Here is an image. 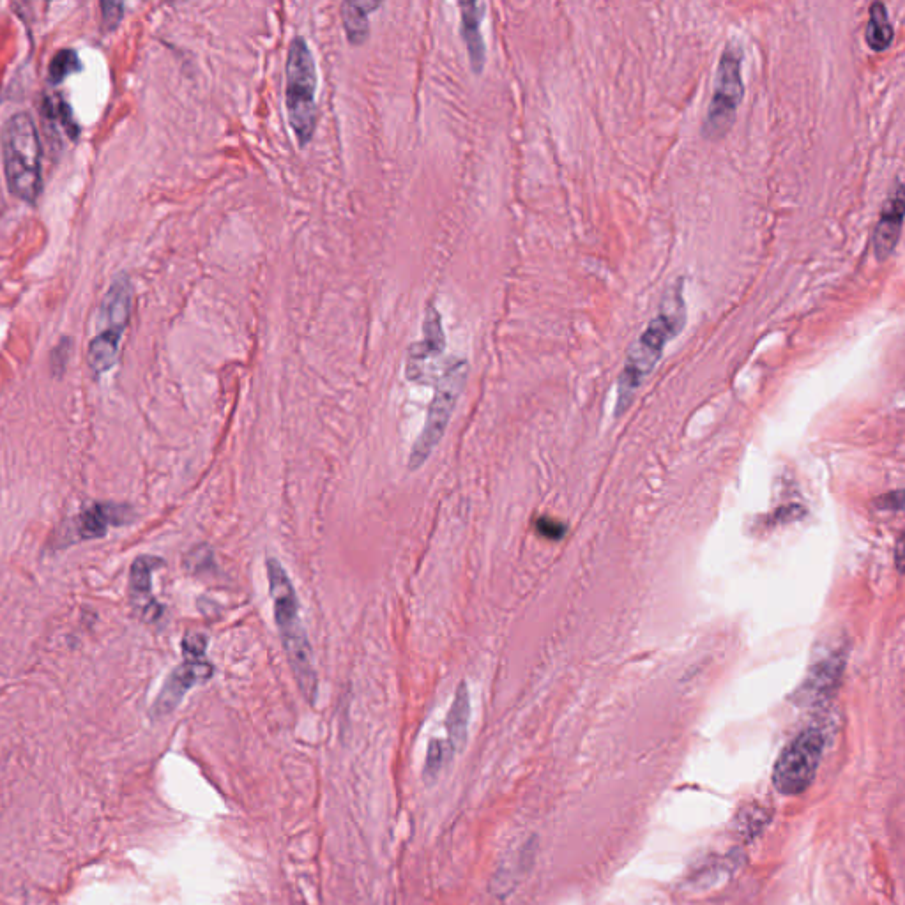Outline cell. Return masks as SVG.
I'll return each mask as SVG.
<instances>
[{"mask_svg": "<svg viewBox=\"0 0 905 905\" xmlns=\"http://www.w3.org/2000/svg\"><path fill=\"white\" fill-rule=\"evenodd\" d=\"M105 527H107V515L103 513L101 508H94V510L89 511L84 518V531L85 536H98V534L105 533Z\"/></svg>", "mask_w": 905, "mask_h": 905, "instance_id": "cell-19", "label": "cell"}, {"mask_svg": "<svg viewBox=\"0 0 905 905\" xmlns=\"http://www.w3.org/2000/svg\"><path fill=\"white\" fill-rule=\"evenodd\" d=\"M285 103L289 110V122L301 147L312 140L317 121V64L310 45L305 38L296 36L290 41L287 64H285Z\"/></svg>", "mask_w": 905, "mask_h": 905, "instance_id": "cell-4", "label": "cell"}, {"mask_svg": "<svg viewBox=\"0 0 905 905\" xmlns=\"http://www.w3.org/2000/svg\"><path fill=\"white\" fill-rule=\"evenodd\" d=\"M207 639L202 633H190L183 640V665L170 674L154 704V713L168 715L174 711L193 686L213 676V665L206 660Z\"/></svg>", "mask_w": 905, "mask_h": 905, "instance_id": "cell-8", "label": "cell"}, {"mask_svg": "<svg viewBox=\"0 0 905 905\" xmlns=\"http://www.w3.org/2000/svg\"><path fill=\"white\" fill-rule=\"evenodd\" d=\"M160 564V561L154 557H140L137 563L133 564L131 587H133V593L140 594L142 601L151 596V573Z\"/></svg>", "mask_w": 905, "mask_h": 905, "instance_id": "cell-16", "label": "cell"}, {"mask_svg": "<svg viewBox=\"0 0 905 905\" xmlns=\"http://www.w3.org/2000/svg\"><path fill=\"white\" fill-rule=\"evenodd\" d=\"M0 140L9 190L25 202H34L41 190V144L31 115L22 112L9 117Z\"/></svg>", "mask_w": 905, "mask_h": 905, "instance_id": "cell-3", "label": "cell"}, {"mask_svg": "<svg viewBox=\"0 0 905 905\" xmlns=\"http://www.w3.org/2000/svg\"><path fill=\"white\" fill-rule=\"evenodd\" d=\"M743 96V52L738 45L729 43L725 46L716 69L715 89L702 124L704 137L715 140L725 137L731 131Z\"/></svg>", "mask_w": 905, "mask_h": 905, "instance_id": "cell-6", "label": "cell"}, {"mask_svg": "<svg viewBox=\"0 0 905 905\" xmlns=\"http://www.w3.org/2000/svg\"><path fill=\"white\" fill-rule=\"evenodd\" d=\"M78 68H80V62H78L77 54L71 50H62L55 55L54 61L50 64V77L54 82H62L71 73H75Z\"/></svg>", "mask_w": 905, "mask_h": 905, "instance_id": "cell-18", "label": "cell"}, {"mask_svg": "<svg viewBox=\"0 0 905 905\" xmlns=\"http://www.w3.org/2000/svg\"><path fill=\"white\" fill-rule=\"evenodd\" d=\"M269 593L273 598L274 619L280 632L283 649L289 656L290 669L297 686L310 704L317 699V672L313 667V653L305 626L299 616V600L282 563L269 557L266 563Z\"/></svg>", "mask_w": 905, "mask_h": 905, "instance_id": "cell-2", "label": "cell"}, {"mask_svg": "<svg viewBox=\"0 0 905 905\" xmlns=\"http://www.w3.org/2000/svg\"><path fill=\"white\" fill-rule=\"evenodd\" d=\"M379 8L375 2H343L342 22L352 45H363L370 34V13Z\"/></svg>", "mask_w": 905, "mask_h": 905, "instance_id": "cell-15", "label": "cell"}, {"mask_svg": "<svg viewBox=\"0 0 905 905\" xmlns=\"http://www.w3.org/2000/svg\"><path fill=\"white\" fill-rule=\"evenodd\" d=\"M469 718H471V700H469L467 683L462 681L458 685L455 699H453V704L449 708L448 718H446L448 745L451 748V752H462L464 750L465 743H467Z\"/></svg>", "mask_w": 905, "mask_h": 905, "instance_id": "cell-13", "label": "cell"}, {"mask_svg": "<svg viewBox=\"0 0 905 905\" xmlns=\"http://www.w3.org/2000/svg\"><path fill=\"white\" fill-rule=\"evenodd\" d=\"M904 186L897 181L895 188L890 193L888 200L884 202L881 209V216L875 225L874 230V253L875 259H890L891 255L897 250L898 241L902 236V225H904Z\"/></svg>", "mask_w": 905, "mask_h": 905, "instance_id": "cell-10", "label": "cell"}, {"mask_svg": "<svg viewBox=\"0 0 905 905\" xmlns=\"http://www.w3.org/2000/svg\"><path fill=\"white\" fill-rule=\"evenodd\" d=\"M893 39H895V31H893V23H891L886 4L874 2L868 11L867 31H865L867 45L877 54H881L890 48Z\"/></svg>", "mask_w": 905, "mask_h": 905, "instance_id": "cell-14", "label": "cell"}, {"mask_svg": "<svg viewBox=\"0 0 905 905\" xmlns=\"http://www.w3.org/2000/svg\"><path fill=\"white\" fill-rule=\"evenodd\" d=\"M101 9H103L105 20H110V27H115V23L122 15V4H107L105 2V4H101Z\"/></svg>", "mask_w": 905, "mask_h": 905, "instance_id": "cell-21", "label": "cell"}, {"mask_svg": "<svg viewBox=\"0 0 905 905\" xmlns=\"http://www.w3.org/2000/svg\"><path fill=\"white\" fill-rule=\"evenodd\" d=\"M131 287L126 278H121L108 290L99 313V335L108 340L121 342L122 333L130 319Z\"/></svg>", "mask_w": 905, "mask_h": 905, "instance_id": "cell-11", "label": "cell"}, {"mask_svg": "<svg viewBox=\"0 0 905 905\" xmlns=\"http://www.w3.org/2000/svg\"><path fill=\"white\" fill-rule=\"evenodd\" d=\"M462 38H464L469 61L474 73H481L487 61V46L483 43L481 34V22L485 16V4L480 2H462Z\"/></svg>", "mask_w": 905, "mask_h": 905, "instance_id": "cell-12", "label": "cell"}, {"mask_svg": "<svg viewBox=\"0 0 905 905\" xmlns=\"http://www.w3.org/2000/svg\"><path fill=\"white\" fill-rule=\"evenodd\" d=\"M446 349V335L442 331L441 315L434 305L426 308L425 322H423V340L416 342L409 349L405 373L407 379L412 382H423L430 372V363L444 354Z\"/></svg>", "mask_w": 905, "mask_h": 905, "instance_id": "cell-9", "label": "cell"}, {"mask_svg": "<svg viewBox=\"0 0 905 905\" xmlns=\"http://www.w3.org/2000/svg\"><path fill=\"white\" fill-rule=\"evenodd\" d=\"M824 745V732L817 727L801 732L798 738L791 741L773 769L776 791L785 796H796L807 791L817 775Z\"/></svg>", "mask_w": 905, "mask_h": 905, "instance_id": "cell-7", "label": "cell"}, {"mask_svg": "<svg viewBox=\"0 0 905 905\" xmlns=\"http://www.w3.org/2000/svg\"><path fill=\"white\" fill-rule=\"evenodd\" d=\"M449 753H451V748H449L448 741H444V739L430 741L428 752H426L425 771H423L426 780H434L435 776L441 773V769L448 761Z\"/></svg>", "mask_w": 905, "mask_h": 905, "instance_id": "cell-17", "label": "cell"}, {"mask_svg": "<svg viewBox=\"0 0 905 905\" xmlns=\"http://www.w3.org/2000/svg\"><path fill=\"white\" fill-rule=\"evenodd\" d=\"M685 324L683 282H677L663 296L662 305L655 319L647 324L639 340L628 350L617 388V414L626 411L628 405L632 404L637 389L646 381L647 375L655 370L656 363L662 359L667 343L685 329Z\"/></svg>", "mask_w": 905, "mask_h": 905, "instance_id": "cell-1", "label": "cell"}, {"mask_svg": "<svg viewBox=\"0 0 905 905\" xmlns=\"http://www.w3.org/2000/svg\"><path fill=\"white\" fill-rule=\"evenodd\" d=\"M536 529H538V533L547 536L548 540H559V538H563L564 531H566L563 524L550 520V518H540L536 522Z\"/></svg>", "mask_w": 905, "mask_h": 905, "instance_id": "cell-20", "label": "cell"}, {"mask_svg": "<svg viewBox=\"0 0 905 905\" xmlns=\"http://www.w3.org/2000/svg\"><path fill=\"white\" fill-rule=\"evenodd\" d=\"M465 381H467V363L464 359H449L448 365L444 366V370L435 381L434 398L428 407L423 432L412 446L411 457H409L411 471H418L419 467H423L428 457L432 455V451L437 448V444L441 442L442 435L448 428L451 414L455 411L458 396L462 395Z\"/></svg>", "mask_w": 905, "mask_h": 905, "instance_id": "cell-5", "label": "cell"}]
</instances>
